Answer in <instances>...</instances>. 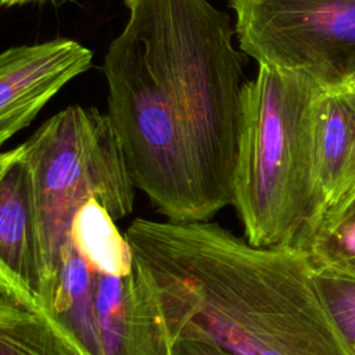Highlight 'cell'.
Here are the masks:
<instances>
[{
  "label": "cell",
  "mask_w": 355,
  "mask_h": 355,
  "mask_svg": "<svg viewBox=\"0 0 355 355\" xmlns=\"http://www.w3.org/2000/svg\"><path fill=\"white\" fill-rule=\"evenodd\" d=\"M128 21L103 72L108 118L128 172L172 222L233 205L244 110V57L209 0H123Z\"/></svg>",
  "instance_id": "1"
},
{
  "label": "cell",
  "mask_w": 355,
  "mask_h": 355,
  "mask_svg": "<svg viewBox=\"0 0 355 355\" xmlns=\"http://www.w3.org/2000/svg\"><path fill=\"white\" fill-rule=\"evenodd\" d=\"M125 237L171 341L201 336L233 355H352L300 245H254L208 220L140 218Z\"/></svg>",
  "instance_id": "2"
},
{
  "label": "cell",
  "mask_w": 355,
  "mask_h": 355,
  "mask_svg": "<svg viewBox=\"0 0 355 355\" xmlns=\"http://www.w3.org/2000/svg\"><path fill=\"white\" fill-rule=\"evenodd\" d=\"M322 86L259 65L243 86L244 133L233 205L254 245L297 244L322 216L315 175V103Z\"/></svg>",
  "instance_id": "3"
},
{
  "label": "cell",
  "mask_w": 355,
  "mask_h": 355,
  "mask_svg": "<svg viewBox=\"0 0 355 355\" xmlns=\"http://www.w3.org/2000/svg\"><path fill=\"white\" fill-rule=\"evenodd\" d=\"M22 146L35 180L49 297L76 211L96 200L122 219L133 209L135 184L112 123L97 108L69 105Z\"/></svg>",
  "instance_id": "4"
},
{
  "label": "cell",
  "mask_w": 355,
  "mask_h": 355,
  "mask_svg": "<svg viewBox=\"0 0 355 355\" xmlns=\"http://www.w3.org/2000/svg\"><path fill=\"white\" fill-rule=\"evenodd\" d=\"M240 50L322 87L355 75V0H229Z\"/></svg>",
  "instance_id": "5"
},
{
  "label": "cell",
  "mask_w": 355,
  "mask_h": 355,
  "mask_svg": "<svg viewBox=\"0 0 355 355\" xmlns=\"http://www.w3.org/2000/svg\"><path fill=\"white\" fill-rule=\"evenodd\" d=\"M0 284L44 313L47 280L32 166L22 144L0 153Z\"/></svg>",
  "instance_id": "6"
},
{
  "label": "cell",
  "mask_w": 355,
  "mask_h": 355,
  "mask_svg": "<svg viewBox=\"0 0 355 355\" xmlns=\"http://www.w3.org/2000/svg\"><path fill=\"white\" fill-rule=\"evenodd\" d=\"M93 53L71 39L24 44L0 53V147L26 128L73 78L92 67Z\"/></svg>",
  "instance_id": "7"
},
{
  "label": "cell",
  "mask_w": 355,
  "mask_h": 355,
  "mask_svg": "<svg viewBox=\"0 0 355 355\" xmlns=\"http://www.w3.org/2000/svg\"><path fill=\"white\" fill-rule=\"evenodd\" d=\"M94 304L101 355H169L157 294L136 262L126 275L94 273Z\"/></svg>",
  "instance_id": "8"
},
{
  "label": "cell",
  "mask_w": 355,
  "mask_h": 355,
  "mask_svg": "<svg viewBox=\"0 0 355 355\" xmlns=\"http://www.w3.org/2000/svg\"><path fill=\"white\" fill-rule=\"evenodd\" d=\"M319 222L355 194V83L323 87L315 103ZM318 222V223H319Z\"/></svg>",
  "instance_id": "9"
},
{
  "label": "cell",
  "mask_w": 355,
  "mask_h": 355,
  "mask_svg": "<svg viewBox=\"0 0 355 355\" xmlns=\"http://www.w3.org/2000/svg\"><path fill=\"white\" fill-rule=\"evenodd\" d=\"M94 273L69 241L50 286L44 311L85 355H101L96 320Z\"/></svg>",
  "instance_id": "10"
},
{
  "label": "cell",
  "mask_w": 355,
  "mask_h": 355,
  "mask_svg": "<svg viewBox=\"0 0 355 355\" xmlns=\"http://www.w3.org/2000/svg\"><path fill=\"white\" fill-rule=\"evenodd\" d=\"M69 241L83 261L103 275H126L135 265V252L121 234L115 219L96 200L86 201L75 214Z\"/></svg>",
  "instance_id": "11"
},
{
  "label": "cell",
  "mask_w": 355,
  "mask_h": 355,
  "mask_svg": "<svg viewBox=\"0 0 355 355\" xmlns=\"http://www.w3.org/2000/svg\"><path fill=\"white\" fill-rule=\"evenodd\" d=\"M0 355H85L42 312L0 291Z\"/></svg>",
  "instance_id": "12"
},
{
  "label": "cell",
  "mask_w": 355,
  "mask_h": 355,
  "mask_svg": "<svg viewBox=\"0 0 355 355\" xmlns=\"http://www.w3.org/2000/svg\"><path fill=\"white\" fill-rule=\"evenodd\" d=\"M312 277L331 322L349 352L355 355V276L312 262Z\"/></svg>",
  "instance_id": "13"
},
{
  "label": "cell",
  "mask_w": 355,
  "mask_h": 355,
  "mask_svg": "<svg viewBox=\"0 0 355 355\" xmlns=\"http://www.w3.org/2000/svg\"><path fill=\"white\" fill-rule=\"evenodd\" d=\"M297 245L308 252L312 262L355 276V220L316 225L300 237Z\"/></svg>",
  "instance_id": "14"
},
{
  "label": "cell",
  "mask_w": 355,
  "mask_h": 355,
  "mask_svg": "<svg viewBox=\"0 0 355 355\" xmlns=\"http://www.w3.org/2000/svg\"><path fill=\"white\" fill-rule=\"evenodd\" d=\"M169 355H233L216 343L201 336L178 337L171 341Z\"/></svg>",
  "instance_id": "15"
},
{
  "label": "cell",
  "mask_w": 355,
  "mask_h": 355,
  "mask_svg": "<svg viewBox=\"0 0 355 355\" xmlns=\"http://www.w3.org/2000/svg\"><path fill=\"white\" fill-rule=\"evenodd\" d=\"M343 220H355V194L348 198L341 207H338L333 214H330L327 218L322 219L316 225L322 223H336V222H343ZM315 225V226H316ZM313 226V227H315ZM311 230V229H309Z\"/></svg>",
  "instance_id": "16"
},
{
  "label": "cell",
  "mask_w": 355,
  "mask_h": 355,
  "mask_svg": "<svg viewBox=\"0 0 355 355\" xmlns=\"http://www.w3.org/2000/svg\"><path fill=\"white\" fill-rule=\"evenodd\" d=\"M68 0H0V6L4 7H15V6H24V4H32V3H64Z\"/></svg>",
  "instance_id": "17"
},
{
  "label": "cell",
  "mask_w": 355,
  "mask_h": 355,
  "mask_svg": "<svg viewBox=\"0 0 355 355\" xmlns=\"http://www.w3.org/2000/svg\"><path fill=\"white\" fill-rule=\"evenodd\" d=\"M351 82H354V83H355V75H354V78L351 79Z\"/></svg>",
  "instance_id": "18"
},
{
  "label": "cell",
  "mask_w": 355,
  "mask_h": 355,
  "mask_svg": "<svg viewBox=\"0 0 355 355\" xmlns=\"http://www.w3.org/2000/svg\"><path fill=\"white\" fill-rule=\"evenodd\" d=\"M1 290H4V288H3V287H1V284H0V291H1ZM4 291H6V290H4Z\"/></svg>",
  "instance_id": "19"
}]
</instances>
